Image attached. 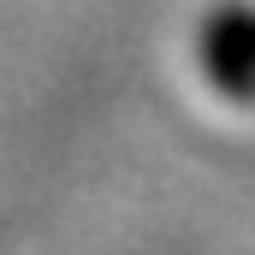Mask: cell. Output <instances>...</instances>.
Wrapping results in <instances>:
<instances>
[{"instance_id":"6da1fadb","label":"cell","mask_w":255,"mask_h":255,"mask_svg":"<svg viewBox=\"0 0 255 255\" xmlns=\"http://www.w3.org/2000/svg\"><path fill=\"white\" fill-rule=\"evenodd\" d=\"M196 65L226 101L255 107V6H214L196 36Z\"/></svg>"}]
</instances>
